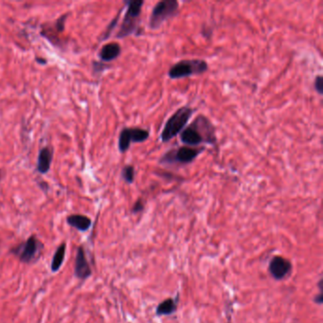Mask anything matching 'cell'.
<instances>
[{
	"instance_id": "obj_19",
	"label": "cell",
	"mask_w": 323,
	"mask_h": 323,
	"mask_svg": "<svg viewBox=\"0 0 323 323\" xmlns=\"http://www.w3.org/2000/svg\"><path fill=\"white\" fill-rule=\"evenodd\" d=\"M67 17H68V15H63L57 20L56 28L58 31H63V28H64V20Z\"/></svg>"
},
{
	"instance_id": "obj_12",
	"label": "cell",
	"mask_w": 323,
	"mask_h": 323,
	"mask_svg": "<svg viewBox=\"0 0 323 323\" xmlns=\"http://www.w3.org/2000/svg\"><path fill=\"white\" fill-rule=\"evenodd\" d=\"M53 153L49 147H44L40 150L37 162V171L40 174H47L50 168Z\"/></svg>"
},
{
	"instance_id": "obj_5",
	"label": "cell",
	"mask_w": 323,
	"mask_h": 323,
	"mask_svg": "<svg viewBox=\"0 0 323 323\" xmlns=\"http://www.w3.org/2000/svg\"><path fill=\"white\" fill-rule=\"evenodd\" d=\"M44 250V245L36 235L29 236L25 242L14 246L11 250L15 257L24 264H33L38 260Z\"/></svg>"
},
{
	"instance_id": "obj_9",
	"label": "cell",
	"mask_w": 323,
	"mask_h": 323,
	"mask_svg": "<svg viewBox=\"0 0 323 323\" xmlns=\"http://www.w3.org/2000/svg\"><path fill=\"white\" fill-rule=\"evenodd\" d=\"M75 276L78 279L84 281L88 279L92 275V269L88 261L86 259V255L83 246H79L76 253L75 259V267H74Z\"/></svg>"
},
{
	"instance_id": "obj_16",
	"label": "cell",
	"mask_w": 323,
	"mask_h": 323,
	"mask_svg": "<svg viewBox=\"0 0 323 323\" xmlns=\"http://www.w3.org/2000/svg\"><path fill=\"white\" fill-rule=\"evenodd\" d=\"M121 176L125 182L132 184L135 180V168L132 165H126L122 169Z\"/></svg>"
},
{
	"instance_id": "obj_14",
	"label": "cell",
	"mask_w": 323,
	"mask_h": 323,
	"mask_svg": "<svg viewBox=\"0 0 323 323\" xmlns=\"http://www.w3.org/2000/svg\"><path fill=\"white\" fill-rule=\"evenodd\" d=\"M66 248L67 245L66 243H62L60 246H58L56 251L54 253V256L51 261V271L57 272L60 267L63 265L64 257H66Z\"/></svg>"
},
{
	"instance_id": "obj_18",
	"label": "cell",
	"mask_w": 323,
	"mask_h": 323,
	"mask_svg": "<svg viewBox=\"0 0 323 323\" xmlns=\"http://www.w3.org/2000/svg\"><path fill=\"white\" fill-rule=\"evenodd\" d=\"M119 18H120V14H118V15H117V16L113 19L112 22L110 23V25L108 26V28H106V35H105V37H104L103 39H106V38L109 36V35L111 34L113 28L116 27V25H117V23H118Z\"/></svg>"
},
{
	"instance_id": "obj_2",
	"label": "cell",
	"mask_w": 323,
	"mask_h": 323,
	"mask_svg": "<svg viewBox=\"0 0 323 323\" xmlns=\"http://www.w3.org/2000/svg\"><path fill=\"white\" fill-rule=\"evenodd\" d=\"M195 110L190 106H185L177 109L169 118L165 125L163 127L160 139L162 142H169L179 133H181L183 129L187 126L189 120L192 117Z\"/></svg>"
},
{
	"instance_id": "obj_17",
	"label": "cell",
	"mask_w": 323,
	"mask_h": 323,
	"mask_svg": "<svg viewBox=\"0 0 323 323\" xmlns=\"http://www.w3.org/2000/svg\"><path fill=\"white\" fill-rule=\"evenodd\" d=\"M314 86H315L316 91L317 92L319 95H322L323 77L321 75H318L317 77H316V79H315V82H314Z\"/></svg>"
},
{
	"instance_id": "obj_7",
	"label": "cell",
	"mask_w": 323,
	"mask_h": 323,
	"mask_svg": "<svg viewBox=\"0 0 323 323\" xmlns=\"http://www.w3.org/2000/svg\"><path fill=\"white\" fill-rule=\"evenodd\" d=\"M179 3L176 0H162L157 2L153 8L152 14L149 19V27L156 29L162 24L178 14Z\"/></svg>"
},
{
	"instance_id": "obj_8",
	"label": "cell",
	"mask_w": 323,
	"mask_h": 323,
	"mask_svg": "<svg viewBox=\"0 0 323 323\" xmlns=\"http://www.w3.org/2000/svg\"><path fill=\"white\" fill-rule=\"evenodd\" d=\"M150 132L141 127H125L120 131L119 137V149L120 153H125L131 143H141L147 141Z\"/></svg>"
},
{
	"instance_id": "obj_11",
	"label": "cell",
	"mask_w": 323,
	"mask_h": 323,
	"mask_svg": "<svg viewBox=\"0 0 323 323\" xmlns=\"http://www.w3.org/2000/svg\"><path fill=\"white\" fill-rule=\"evenodd\" d=\"M121 48L116 42L107 43L100 51V58L103 62H111L120 56Z\"/></svg>"
},
{
	"instance_id": "obj_21",
	"label": "cell",
	"mask_w": 323,
	"mask_h": 323,
	"mask_svg": "<svg viewBox=\"0 0 323 323\" xmlns=\"http://www.w3.org/2000/svg\"><path fill=\"white\" fill-rule=\"evenodd\" d=\"M323 302L322 293H319L317 297H315V302L318 303V304H321Z\"/></svg>"
},
{
	"instance_id": "obj_10",
	"label": "cell",
	"mask_w": 323,
	"mask_h": 323,
	"mask_svg": "<svg viewBox=\"0 0 323 323\" xmlns=\"http://www.w3.org/2000/svg\"><path fill=\"white\" fill-rule=\"evenodd\" d=\"M269 272L276 280H282L292 269L291 263L281 256L274 257L269 264Z\"/></svg>"
},
{
	"instance_id": "obj_1",
	"label": "cell",
	"mask_w": 323,
	"mask_h": 323,
	"mask_svg": "<svg viewBox=\"0 0 323 323\" xmlns=\"http://www.w3.org/2000/svg\"><path fill=\"white\" fill-rule=\"evenodd\" d=\"M180 141L185 146L190 147H197L202 143L215 145L217 141L215 127L208 118L199 115L190 125L183 129Z\"/></svg>"
},
{
	"instance_id": "obj_3",
	"label": "cell",
	"mask_w": 323,
	"mask_h": 323,
	"mask_svg": "<svg viewBox=\"0 0 323 323\" xmlns=\"http://www.w3.org/2000/svg\"><path fill=\"white\" fill-rule=\"evenodd\" d=\"M209 70V64L201 59L181 60L170 68L168 76L173 79L190 77L193 75H201Z\"/></svg>"
},
{
	"instance_id": "obj_6",
	"label": "cell",
	"mask_w": 323,
	"mask_h": 323,
	"mask_svg": "<svg viewBox=\"0 0 323 323\" xmlns=\"http://www.w3.org/2000/svg\"><path fill=\"white\" fill-rule=\"evenodd\" d=\"M204 151V148L190 147V146H180L169 150L163 155L159 160L162 165H187L190 164L197 158Z\"/></svg>"
},
{
	"instance_id": "obj_20",
	"label": "cell",
	"mask_w": 323,
	"mask_h": 323,
	"mask_svg": "<svg viewBox=\"0 0 323 323\" xmlns=\"http://www.w3.org/2000/svg\"><path fill=\"white\" fill-rule=\"evenodd\" d=\"M143 207H144V205H143L142 200L139 199V200L135 203V205H134L132 212H134V213H138V212H140V211L143 210Z\"/></svg>"
},
{
	"instance_id": "obj_13",
	"label": "cell",
	"mask_w": 323,
	"mask_h": 323,
	"mask_svg": "<svg viewBox=\"0 0 323 323\" xmlns=\"http://www.w3.org/2000/svg\"><path fill=\"white\" fill-rule=\"evenodd\" d=\"M68 224L80 232H86L91 227V219L82 214H71L67 217Z\"/></svg>"
},
{
	"instance_id": "obj_4",
	"label": "cell",
	"mask_w": 323,
	"mask_h": 323,
	"mask_svg": "<svg viewBox=\"0 0 323 323\" xmlns=\"http://www.w3.org/2000/svg\"><path fill=\"white\" fill-rule=\"evenodd\" d=\"M127 5V11L124 18L120 25V30L117 35L118 38H124L126 36H131L137 31L139 28V21L141 16L142 6L144 4L143 0H131L125 1Z\"/></svg>"
},
{
	"instance_id": "obj_15",
	"label": "cell",
	"mask_w": 323,
	"mask_h": 323,
	"mask_svg": "<svg viewBox=\"0 0 323 323\" xmlns=\"http://www.w3.org/2000/svg\"><path fill=\"white\" fill-rule=\"evenodd\" d=\"M176 302L173 299H167L166 301L162 302L156 309V314L158 316H169L174 314L176 311Z\"/></svg>"
}]
</instances>
